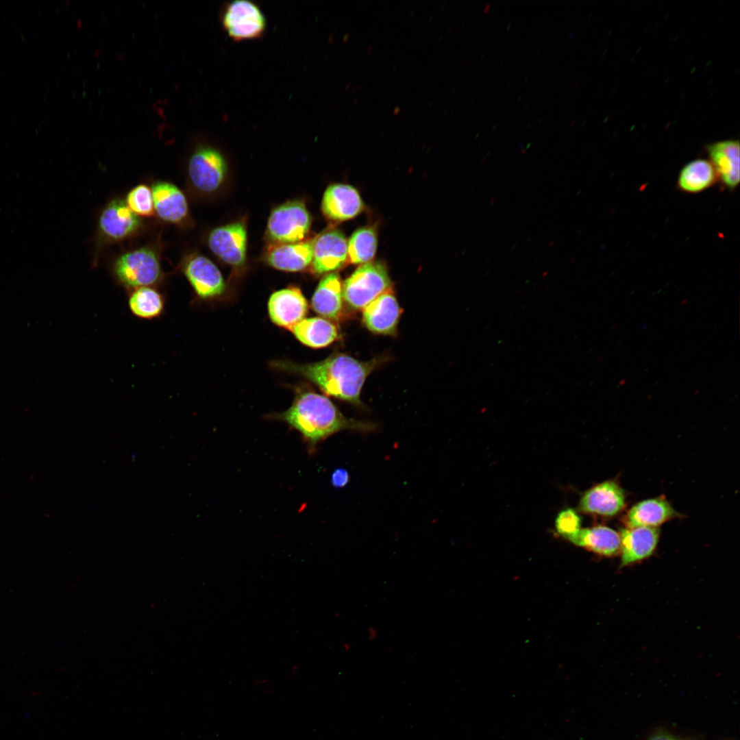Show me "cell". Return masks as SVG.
I'll list each match as a JSON object with an SVG mask.
<instances>
[{"label": "cell", "instance_id": "obj_19", "mask_svg": "<svg viewBox=\"0 0 740 740\" xmlns=\"http://www.w3.org/2000/svg\"><path fill=\"white\" fill-rule=\"evenodd\" d=\"M155 212L163 221L177 223L188 214V203L182 191L168 182H156L151 187Z\"/></svg>", "mask_w": 740, "mask_h": 740}, {"label": "cell", "instance_id": "obj_28", "mask_svg": "<svg viewBox=\"0 0 740 740\" xmlns=\"http://www.w3.org/2000/svg\"><path fill=\"white\" fill-rule=\"evenodd\" d=\"M581 517L571 508L562 510L555 519L556 532L566 539L578 531L581 528Z\"/></svg>", "mask_w": 740, "mask_h": 740}, {"label": "cell", "instance_id": "obj_17", "mask_svg": "<svg viewBox=\"0 0 740 740\" xmlns=\"http://www.w3.org/2000/svg\"><path fill=\"white\" fill-rule=\"evenodd\" d=\"M620 534L622 566L650 556L656 547L659 532L656 528L633 527L621 529Z\"/></svg>", "mask_w": 740, "mask_h": 740}, {"label": "cell", "instance_id": "obj_29", "mask_svg": "<svg viewBox=\"0 0 740 740\" xmlns=\"http://www.w3.org/2000/svg\"><path fill=\"white\" fill-rule=\"evenodd\" d=\"M349 480V474L344 469L339 468L334 471L331 476V483L335 488L344 487Z\"/></svg>", "mask_w": 740, "mask_h": 740}, {"label": "cell", "instance_id": "obj_4", "mask_svg": "<svg viewBox=\"0 0 740 740\" xmlns=\"http://www.w3.org/2000/svg\"><path fill=\"white\" fill-rule=\"evenodd\" d=\"M118 282L127 289L152 286L162 279V271L156 252L141 247L119 256L113 266Z\"/></svg>", "mask_w": 740, "mask_h": 740}, {"label": "cell", "instance_id": "obj_3", "mask_svg": "<svg viewBox=\"0 0 740 740\" xmlns=\"http://www.w3.org/2000/svg\"><path fill=\"white\" fill-rule=\"evenodd\" d=\"M391 289L386 267L380 262L361 264L343 285V299L352 308L363 309L382 293Z\"/></svg>", "mask_w": 740, "mask_h": 740}, {"label": "cell", "instance_id": "obj_30", "mask_svg": "<svg viewBox=\"0 0 740 740\" xmlns=\"http://www.w3.org/2000/svg\"><path fill=\"white\" fill-rule=\"evenodd\" d=\"M647 740H688L678 737L665 730H658L650 736Z\"/></svg>", "mask_w": 740, "mask_h": 740}, {"label": "cell", "instance_id": "obj_31", "mask_svg": "<svg viewBox=\"0 0 740 740\" xmlns=\"http://www.w3.org/2000/svg\"><path fill=\"white\" fill-rule=\"evenodd\" d=\"M489 8H490V4L488 3V4L486 5V7L484 8V12H486L489 10Z\"/></svg>", "mask_w": 740, "mask_h": 740}, {"label": "cell", "instance_id": "obj_14", "mask_svg": "<svg viewBox=\"0 0 740 740\" xmlns=\"http://www.w3.org/2000/svg\"><path fill=\"white\" fill-rule=\"evenodd\" d=\"M362 310L363 323L370 331L384 335L395 333L402 310L391 289L378 296Z\"/></svg>", "mask_w": 740, "mask_h": 740}, {"label": "cell", "instance_id": "obj_18", "mask_svg": "<svg viewBox=\"0 0 740 740\" xmlns=\"http://www.w3.org/2000/svg\"><path fill=\"white\" fill-rule=\"evenodd\" d=\"M679 516L664 497L642 500L632 506L624 517L627 528H656L663 523Z\"/></svg>", "mask_w": 740, "mask_h": 740}, {"label": "cell", "instance_id": "obj_13", "mask_svg": "<svg viewBox=\"0 0 740 740\" xmlns=\"http://www.w3.org/2000/svg\"><path fill=\"white\" fill-rule=\"evenodd\" d=\"M364 204L358 190L345 184H334L325 190L321 210L329 219L343 221L354 218L363 210Z\"/></svg>", "mask_w": 740, "mask_h": 740}, {"label": "cell", "instance_id": "obj_23", "mask_svg": "<svg viewBox=\"0 0 740 740\" xmlns=\"http://www.w3.org/2000/svg\"><path fill=\"white\" fill-rule=\"evenodd\" d=\"M290 330L301 343L313 348L326 347L339 336L336 326L321 317L304 318Z\"/></svg>", "mask_w": 740, "mask_h": 740}, {"label": "cell", "instance_id": "obj_16", "mask_svg": "<svg viewBox=\"0 0 740 740\" xmlns=\"http://www.w3.org/2000/svg\"><path fill=\"white\" fill-rule=\"evenodd\" d=\"M706 149L718 180L728 189L734 190L740 180L739 141H719L708 145Z\"/></svg>", "mask_w": 740, "mask_h": 740}, {"label": "cell", "instance_id": "obj_8", "mask_svg": "<svg viewBox=\"0 0 740 740\" xmlns=\"http://www.w3.org/2000/svg\"><path fill=\"white\" fill-rule=\"evenodd\" d=\"M626 505L625 492L614 480L597 484L585 491L580 498V513L604 517H614Z\"/></svg>", "mask_w": 740, "mask_h": 740}, {"label": "cell", "instance_id": "obj_2", "mask_svg": "<svg viewBox=\"0 0 740 740\" xmlns=\"http://www.w3.org/2000/svg\"><path fill=\"white\" fill-rule=\"evenodd\" d=\"M377 363L374 360L363 362L347 354H337L317 362L278 361L273 362V366L302 375L328 395L360 404L362 387Z\"/></svg>", "mask_w": 740, "mask_h": 740}, {"label": "cell", "instance_id": "obj_6", "mask_svg": "<svg viewBox=\"0 0 740 740\" xmlns=\"http://www.w3.org/2000/svg\"><path fill=\"white\" fill-rule=\"evenodd\" d=\"M225 32L234 40L261 37L266 29V18L254 2L233 0L227 3L221 14Z\"/></svg>", "mask_w": 740, "mask_h": 740}, {"label": "cell", "instance_id": "obj_1", "mask_svg": "<svg viewBox=\"0 0 740 740\" xmlns=\"http://www.w3.org/2000/svg\"><path fill=\"white\" fill-rule=\"evenodd\" d=\"M269 418L285 422L299 432L312 452L340 431L369 432L377 428L374 423L346 417L328 397L313 391L300 393L288 410Z\"/></svg>", "mask_w": 740, "mask_h": 740}, {"label": "cell", "instance_id": "obj_11", "mask_svg": "<svg viewBox=\"0 0 740 740\" xmlns=\"http://www.w3.org/2000/svg\"><path fill=\"white\" fill-rule=\"evenodd\" d=\"M212 252L225 262L242 267L246 260L247 232L245 225L236 222L214 229L208 237Z\"/></svg>", "mask_w": 740, "mask_h": 740}, {"label": "cell", "instance_id": "obj_12", "mask_svg": "<svg viewBox=\"0 0 740 740\" xmlns=\"http://www.w3.org/2000/svg\"><path fill=\"white\" fill-rule=\"evenodd\" d=\"M271 320L278 326L288 330L304 319L308 303L301 290L290 286L274 292L268 303Z\"/></svg>", "mask_w": 740, "mask_h": 740}, {"label": "cell", "instance_id": "obj_20", "mask_svg": "<svg viewBox=\"0 0 740 740\" xmlns=\"http://www.w3.org/2000/svg\"><path fill=\"white\" fill-rule=\"evenodd\" d=\"M565 539L575 545L602 556H611L620 551V534L613 528L603 525L580 528Z\"/></svg>", "mask_w": 740, "mask_h": 740}, {"label": "cell", "instance_id": "obj_21", "mask_svg": "<svg viewBox=\"0 0 740 740\" xmlns=\"http://www.w3.org/2000/svg\"><path fill=\"white\" fill-rule=\"evenodd\" d=\"M266 260L271 267L286 271H299L312 260V242L278 244L269 249Z\"/></svg>", "mask_w": 740, "mask_h": 740}, {"label": "cell", "instance_id": "obj_26", "mask_svg": "<svg viewBox=\"0 0 740 740\" xmlns=\"http://www.w3.org/2000/svg\"><path fill=\"white\" fill-rule=\"evenodd\" d=\"M377 246V234L373 227H364L357 230L347 241L349 261L355 264L371 262L375 255Z\"/></svg>", "mask_w": 740, "mask_h": 740}, {"label": "cell", "instance_id": "obj_7", "mask_svg": "<svg viewBox=\"0 0 740 740\" xmlns=\"http://www.w3.org/2000/svg\"><path fill=\"white\" fill-rule=\"evenodd\" d=\"M188 171L193 185L199 190L211 193L222 184L227 172L223 156L210 147H199L188 162Z\"/></svg>", "mask_w": 740, "mask_h": 740}, {"label": "cell", "instance_id": "obj_25", "mask_svg": "<svg viewBox=\"0 0 740 740\" xmlns=\"http://www.w3.org/2000/svg\"><path fill=\"white\" fill-rule=\"evenodd\" d=\"M164 295L152 286L132 289L127 304L131 312L142 319L151 320L160 317L164 311Z\"/></svg>", "mask_w": 740, "mask_h": 740}, {"label": "cell", "instance_id": "obj_24", "mask_svg": "<svg viewBox=\"0 0 740 740\" xmlns=\"http://www.w3.org/2000/svg\"><path fill=\"white\" fill-rule=\"evenodd\" d=\"M718 177L710 161L695 159L681 169L677 180L680 190L687 193H698L713 186Z\"/></svg>", "mask_w": 740, "mask_h": 740}, {"label": "cell", "instance_id": "obj_22", "mask_svg": "<svg viewBox=\"0 0 740 740\" xmlns=\"http://www.w3.org/2000/svg\"><path fill=\"white\" fill-rule=\"evenodd\" d=\"M312 307L320 315L334 320L343 314V285L336 273H328L319 282L312 298Z\"/></svg>", "mask_w": 740, "mask_h": 740}, {"label": "cell", "instance_id": "obj_9", "mask_svg": "<svg viewBox=\"0 0 740 740\" xmlns=\"http://www.w3.org/2000/svg\"><path fill=\"white\" fill-rule=\"evenodd\" d=\"M313 271L324 274L343 267L348 260L347 241L336 229L325 230L312 241Z\"/></svg>", "mask_w": 740, "mask_h": 740}, {"label": "cell", "instance_id": "obj_15", "mask_svg": "<svg viewBox=\"0 0 740 740\" xmlns=\"http://www.w3.org/2000/svg\"><path fill=\"white\" fill-rule=\"evenodd\" d=\"M140 226L138 216L120 199L111 201L101 212L99 227L101 234L112 241H119L132 235Z\"/></svg>", "mask_w": 740, "mask_h": 740}, {"label": "cell", "instance_id": "obj_5", "mask_svg": "<svg viewBox=\"0 0 740 740\" xmlns=\"http://www.w3.org/2000/svg\"><path fill=\"white\" fill-rule=\"evenodd\" d=\"M310 225L311 217L304 203L291 201L271 212L267 232L269 238L278 244L295 243L305 238Z\"/></svg>", "mask_w": 740, "mask_h": 740}, {"label": "cell", "instance_id": "obj_27", "mask_svg": "<svg viewBox=\"0 0 740 740\" xmlns=\"http://www.w3.org/2000/svg\"><path fill=\"white\" fill-rule=\"evenodd\" d=\"M126 204L138 217H150L155 213L151 188L145 184L134 187L127 195Z\"/></svg>", "mask_w": 740, "mask_h": 740}, {"label": "cell", "instance_id": "obj_10", "mask_svg": "<svg viewBox=\"0 0 740 740\" xmlns=\"http://www.w3.org/2000/svg\"><path fill=\"white\" fill-rule=\"evenodd\" d=\"M182 272L200 299L213 298L225 291V284L220 271L204 256L196 254L188 258Z\"/></svg>", "mask_w": 740, "mask_h": 740}]
</instances>
